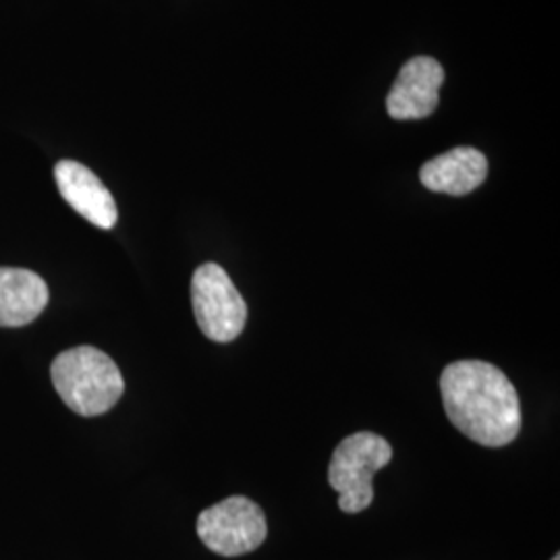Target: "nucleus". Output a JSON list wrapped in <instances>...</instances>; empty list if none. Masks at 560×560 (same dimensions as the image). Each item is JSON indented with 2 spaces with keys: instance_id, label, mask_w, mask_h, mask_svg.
<instances>
[{
  "instance_id": "obj_1",
  "label": "nucleus",
  "mask_w": 560,
  "mask_h": 560,
  "mask_svg": "<svg viewBox=\"0 0 560 560\" xmlns=\"http://www.w3.org/2000/svg\"><path fill=\"white\" fill-rule=\"evenodd\" d=\"M441 395L451 423L488 448L506 446L521 430L520 395L492 363L455 361L444 368Z\"/></svg>"
},
{
  "instance_id": "obj_2",
  "label": "nucleus",
  "mask_w": 560,
  "mask_h": 560,
  "mask_svg": "<svg viewBox=\"0 0 560 560\" xmlns=\"http://www.w3.org/2000/svg\"><path fill=\"white\" fill-rule=\"evenodd\" d=\"M52 384L62 402L83 418L110 411L125 393L119 365L96 347H73L50 365Z\"/></svg>"
},
{
  "instance_id": "obj_3",
  "label": "nucleus",
  "mask_w": 560,
  "mask_h": 560,
  "mask_svg": "<svg viewBox=\"0 0 560 560\" xmlns=\"http://www.w3.org/2000/svg\"><path fill=\"white\" fill-rule=\"evenodd\" d=\"M393 459V446L374 432L340 441L328 467V481L339 492L340 511L361 513L374 501V474Z\"/></svg>"
},
{
  "instance_id": "obj_4",
  "label": "nucleus",
  "mask_w": 560,
  "mask_h": 560,
  "mask_svg": "<svg viewBox=\"0 0 560 560\" xmlns=\"http://www.w3.org/2000/svg\"><path fill=\"white\" fill-rule=\"evenodd\" d=\"M191 303L203 337L214 342H231L243 332L247 305L226 270L219 264H201L194 272Z\"/></svg>"
},
{
  "instance_id": "obj_5",
  "label": "nucleus",
  "mask_w": 560,
  "mask_h": 560,
  "mask_svg": "<svg viewBox=\"0 0 560 560\" xmlns=\"http://www.w3.org/2000/svg\"><path fill=\"white\" fill-rule=\"evenodd\" d=\"M198 536L206 548L221 557H241L258 550L266 536V515L245 497H231L201 511Z\"/></svg>"
},
{
  "instance_id": "obj_6",
  "label": "nucleus",
  "mask_w": 560,
  "mask_h": 560,
  "mask_svg": "<svg viewBox=\"0 0 560 560\" xmlns=\"http://www.w3.org/2000/svg\"><path fill=\"white\" fill-rule=\"evenodd\" d=\"M444 81L441 62L430 57H416L400 67L386 108L397 120H418L430 117L439 108V90Z\"/></svg>"
},
{
  "instance_id": "obj_7",
  "label": "nucleus",
  "mask_w": 560,
  "mask_h": 560,
  "mask_svg": "<svg viewBox=\"0 0 560 560\" xmlns=\"http://www.w3.org/2000/svg\"><path fill=\"white\" fill-rule=\"evenodd\" d=\"M55 179L62 200L94 226L110 231L119 221V210L113 194L85 164L60 161L55 166Z\"/></svg>"
},
{
  "instance_id": "obj_8",
  "label": "nucleus",
  "mask_w": 560,
  "mask_h": 560,
  "mask_svg": "<svg viewBox=\"0 0 560 560\" xmlns=\"http://www.w3.org/2000/svg\"><path fill=\"white\" fill-rule=\"evenodd\" d=\"M488 177V161L476 148H455L421 166L425 189L448 196H467Z\"/></svg>"
},
{
  "instance_id": "obj_9",
  "label": "nucleus",
  "mask_w": 560,
  "mask_h": 560,
  "mask_svg": "<svg viewBox=\"0 0 560 560\" xmlns=\"http://www.w3.org/2000/svg\"><path fill=\"white\" fill-rule=\"evenodd\" d=\"M48 284L25 268L0 266V328L27 326L48 305Z\"/></svg>"
},
{
  "instance_id": "obj_10",
  "label": "nucleus",
  "mask_w": 560,
  "mask_h": 560,
  "mask_svg": "<svg viewBox=\"0 0 560 560\" xmlns=\"http://www.w3.org/2000/svg\"><path fill=\"white\" fill-rule=\"evenodd\" d=\"M552 560H560L559 555H557V557H555V559H552Z\"/></svg>"
}]
</instances>
